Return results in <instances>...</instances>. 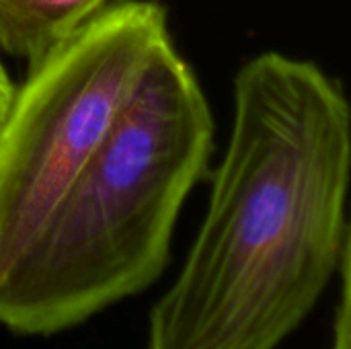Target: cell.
Returning <instances> with one entry per match:
<instances>
[{
    "mask_svg": "<svg viewBox=\"0 0 351 349\" xmlns=\"http://www.w3.org/2000/svg\"><path fill=\"white\" fill-rule=\"evenodd\" d=\"M351 113L321 66L278 51L234 78L232 128L191 251L148 349H276L351 247Z\"/></svg>",
    "mask_w": 351,
    "mask_h": 349,
    "instance_id": "obj_1",
    "label": "cell"
},
{
    "mask_svg": "<svg viewBox=\"0 0 351 349\" xmlns=\"http://www.w3.org/2000/svg\"><path fill=\"white\" fill-rule=\"evenodd\" d=\"M107 4L109 0H0V49L31 66Z\"/></svg>",
    "mask_w": 351,
    "mask_h": 349,
    "instance_id": "obj_4",
    "label": "cell"
},
{
    "mask_svg": "<svg viewBox=\"0 0 351 349\" xmlns=\"http://www.w3.org/2000/svg\"><path fill=\"white\" fill-rule=\"evenodd\" d=\"M169 43L158 2L119 0L29 66L0 123V282Z\"/></svg>",
    "mask_w": 351,
    "mask_h": 349,
    "instance_id": "obj_3",
    "label": "cell"
},
{
    "mask_svg": "<svg viewBox=\"0 0 351 349\" xmlns=\"http://www.w3.org/2000/svg\"><path fill=\"white\" fill-rule=\"evenodd\" d=\"M212 146L208 99L169 43L0 282V327L51 335L158 280L179 212L204 177Z\"/></svg>",
    "mask_w": 351,
    "mask_h": 349,
    "instance_id": "obj_2",
    "label": "cell"
},
{
    "mask_svg": "<svg viewBox=\"0 0 351 349\" xmlns=\"http://www.w3.org/2000/svg\"><path fill=\"white\" fill-rule=\"evenodd\" d=\"M12 95H14V84L10 80V76L6 74L4 66L0 64V123L8 111V105L12 101Z\"/></svg>",
    "mask_w": 351,
    "mask_h": 349,
    "instance_id": "obj_6",
    "label": "cell"
},
{
    "mask_svg": "<svg viewBox=\"0 0 351 349\" xmlns=\"http://www.w3.org/2000/svg\"><path fill=\"white\" fill-rule=\"evenodd\" d=\"M339 306L335 315V333L333 348L351 349V247L346 249L339 261Z\"/></svg>",
    "mask_w": 351,
    "mask_h": 349,
    "instance_id": "obj_5",
    "label": "cell"
}]
</instances>
